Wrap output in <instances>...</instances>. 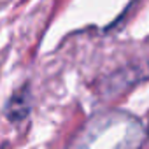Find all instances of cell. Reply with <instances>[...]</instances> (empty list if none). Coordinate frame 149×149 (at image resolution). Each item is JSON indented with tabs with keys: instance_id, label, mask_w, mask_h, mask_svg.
Listing matches in <instances>:
<instances>
[{
	"instance_id": "6da1fadb",
	"label": "cell",
	"mask_w": 149,
	"mask_h": 149,
	"mask_svg": "<svg viewBox=\"0 0 149 149\" xmlns=\"http://www.w3.org/2000/svg\"><path fill=\"white\" fill-rule=\"evenodd\" d=\"M146 132L140 121L125 112H107L91 119L81 137L83 146L133 147L142 144Z\"/></svg>"
},
{
	"instance_id": "7a4b0ae2",
	"label": "cell",
	"mask_w": 149,
	"mask_h": 149,
	"mask_svg": "<svg viewBox=\"0 0 149 149\" xmlns=\"http://www.w3.org/2000/svg\"><path fill=\"white\" fill-rule=\"evenodd\" d=\"M30 114V88L25 84L21 90H18L7 102L6 105V116L13 123L23 121Z\"/></svg>"
},
{
	"instance_id": "3957f363",
	"label": "cell",
	"mask_w": 149,
	"mask_h": 149,
	"mask_svg": "<svg viewBox=\"0 0 149 149\" xmlns=\"http://www.w3.org/2000/svg\"><path fill=\"white\" fill-rule=\"evenodd\" d=\"M147 137H149V126H147Z\"/></svg>"
}]
</instances>
